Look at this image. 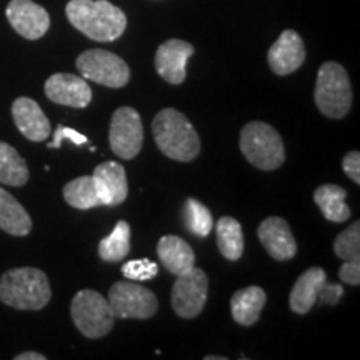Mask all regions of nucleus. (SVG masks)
Here are the masks:
<instances>
[{"mask_svg":"<svg viewBox=\"0 0 360 360\" xmlns=\"http://www.w3.org/2000/svg\"><path fill=\"white\" fill-rule=\"evenodd\" d=\"M65 15L79 32L96 42H114L127 27L125 13L109 0H70Z\"/></svg>","mask_w":360,"mask_h":360,"instance_id":"nucleus-1","label":"nucleus"},{"mask_svg":"<svg viewBox=\"0 0 360 360\" xmlns=\"http://www.w3.org/2000/svg\"><path fill=\"white\" fill-rule=\"evenodd\" d=\"M152 132L157 147L169 159L192 162L199 155V134L182 112L175 109L160 110L152 122Z\"/></svg>","mask_w":360,"mask_h":360,"instance_id":"nucleus-2","label":"nucleus"},{"mask_svg":"<svg viewBox=\"0 0 360 360\" xmlns=\"http://www.w3.org/2000/svg\"><path fill=\"white\" fill-rule=\"evenodd\" d=\"M52 290L42 270L20 267L0 277V302L19 310H40L51 302Z\"/></svg>","mask_w":360,"mask_h":360,"instance_id":"nucleus-3","label":"nucleus"},{"mask_svg":"<svg viewBox=\"0 0 360 360\" xmlns=\"http://www.w3.org/2000/svg\"><path fill=\"white\" fill-rule=\"evenodd\" d=\"M315 103L328 119H344L350 112L352 87L347 70L337 62H326L319 69Z\"/></svg>","mask_w":360,"mask_h":360,"instance_id":"nucleus-4","label":"nucleus"},{"mask_svg":"<svg viewBox=\"0 0 360 360\" xmlns=\"http://www.w3.org/2000/svg\"><path fill=\"white\" fill-rule=\"evenodd\" d=\"M240 150L245 159L260 170H276L285 160L282 137L265 122H250L242 129Z\"/></svg>","mask_w":360,"mask_h":360,"instance_id":"nucleus-5","label":"nucleus"},{"mask_svg":"<svg viewBox=\"0 0 360 360\" xmlns=\"http://www.w3.org/2000/svg\"><path fill=\"white\" fill-rule=\"evenodd\" d=\"M70 315L75 327L80 334L87 339H101L107 335L114 327V314L109 305V300L96 290H80L72 299Z\"/></svg>","mask_w":360,"mask_h":360,"instance_id":"nucleus-6","label":"nucleus"},{"mask_svg":"<svg viewBox=\"0 0 360 360\" xmlns=\"http://www.w3.org/2000/svg\"><path fill=\"white\" fill-rule=\"evenodd\" d=\"M77 70L85 80H92L110 89L125 87L130 80V69L125 60L102 49H90L80 53Z\"/></svg>","mask_w":360,"mask_h":360,"instance_id":"nucleus-7","label":"nucleus"},{"mask_svg":"<svg viewBox=\"0 0 360 360\" xmlns=\"http://www.w3.org/2000/svg\"><path fill=\"white\" fill-rule=\"evenodd\" d=\"M109 305L115 319H150L159 310V300L134 281L115 282L109 290Z\"/></svg>","mask_w":360,"mask_h":360,"instance_id":"nucleus-8","label":"nucleus"},{"mask_svg":"<svg viewBox=\"0 0 360 360\" xmlns=\"http://www.w3.org/2000/svg\"><path fill=\"white\" fill-rule=\"evenodd\" d=\"M209 278L202 269L195 265L187 272L177 276L172 287V307L182 319H195L207 302Z\"/></svg>","mask_w":360,"mask_h":360,"instance_id":"nucleus-9","label":"nucleus"},{"mask_svg":"<svg viewBox=\"0 0 360 360\" xmlns=\"http://www.w3.org/2000/svg\"><path fill=\"white\" fill-rule=\"evenodd\" d=\"M110 148L124 160L134 159L143 143V127L139 112L132 107H120L110 120Z\"/></svg>","mask_w":360,"mask_h":360,"instance_id":"nucleus-10","label":"nucleus"},{"mask_svg":"<svg viewBox=\"0 0 360 360\" xmlns=\"http://www.w3.org/2000/svg\"><path fill=\"white\" fill-rule=\"evenodd\" d=\"M6 15L12 29L29 40L44 37L51 27L49 12L32 0H12L7 6Z\"/></svg>","mask_w":360,"mask_h":360,"instance_id":"nucleus-11","label":"nucleus"},{"mask_svg":"<svg viewBox=\"0 0 360 360\" xmlns=\"http://www.w3.org/2000/svg\"><path fill=\"white\" fill-rule=\"evenodd\" d=\"M193 56L192 44L186 40H167L157 49L155 69L165 82L180 85L187 77V62Z\"/></svg>","mask_w":360,"mask_h":360,"instance_id":"nucleus-12","label":"nucleus"},{"mask_svg":"<svg viewBox=\"0 0 360 360\" xmlns=\"http://www.w3.org/2000/svg\"><path fill=\"white\" fill-rule=\"evenodd\" d=\"M45 96L60 105L85 109L92 101L87 80L74 74H53L45 82Z\"/></svg>","mask_w":360,"mask_h":360,"instance_id":"nucleus-13","label":"nucleus"},{"mask_svg":"<svg viewBox=\"0 0 360 360\" xmlns=\"http://www.w3.org/2000/svg\"><path fill=\"white\" fill-rule=\"evenodd\" d=\"M269 67L274 74L277 75H289L294 74L297 69L305 60V47L304 40L295 30H283L272 47L269 49Z\"/></svg>","mask_w":360,"mask_h":360,"instance_id":"nucleus-14","label":"nucleus"},{"mask_svg":"<svg viewBox=\"0 0 360 360\" xmlns=\"http://www.w3.org/2000/svg\"><path fill=\"white\" fill-rule=\"evenodd\" d=\"M257 236L272 259L285 262L297 254V242L287 220L267 217L259 225Z\"/></svg>","mask_w":360,"mask_h":360,"instance_id":"nucleus-15","label":"nucleus"},{"mask_svg":"<svg viewBox=\"0 0 360 360\" xmlns=\"http://www.w3.org/2000/svg\"><path fill=\"white\" fill-rule=\"evenodd\" d=\"M12 117L19 132L32 142L47 141L51 122L40 105L29 97H19L12 103Z\"/></svg>","mask_w":360,"mask_h":360,"instance_id":"nucleus-16","label":"nucleus"},{"mask_svg":"<svg viewBox=\"0 0 360 360\" xmlns=\"http://www.w3.org/2000/svg\"><path fill=\"white\" fill-rule=\"evenodd\" d=\"M92 179L102 205H119L127 199V175H125L122 165L117 162H103L97 165Z\"/></svg>","mask_w":360,"mask_h":360,"instance_id":"nucleus-17","label":"nucleus"},{"mask_svg":"<svg viewBox=\"0 0 360 360\" xmlns=\"http://www.w3.org/2000/svg\"><path fill=\"white\" fill-rule=\"evenodd\" d=\"M326 270L321 267H310L297 278L294 289L290 292V309L295 314L305 315L314 307L319 299V292L326 283Z\"/></svg>","mask_w":360,"mask_h":360,"instance_id":"nucleus-18","label":"nucleus"},{"mask_svg":"<svg viewBox=\"0 0 360 360\" xmlns=\"http://www.w3.org/2000/svg\"><path fill=\"white\" fill-rule=\"evenodd\" d=\"M157 255L164 267L174 276H180L195 265V254L192 247L177 236L162 237L157 244Z\"/></svg>","mask_w":360,"mask_h":360,"instance_id":"nucleus-19","label":"nucleus"},{"mask_svg":"<svg viewBox=\"0 0 360 360\" xmlns=\"http://www.w3.org/2000/svg\"><path fill=\"white\" fill-rule=\"evenodd\" d=\"M265 302H267V295L257 285L237 290L231 299L232 319L244 327L254 326L259 321Z\"/></svg>","mask_w":360,"mask_h":360,"instance_id":"nucleus-20","label":"nucleus"},{"mask_svg":"<svg viewBox=\"0 0 360 360\" xmlns=\"http://www.w3.org/2000/svg\"><path fill=\"white\" fill-rule=\"evenodd\" d=\"M0 229L11 236L24 237L32 231V220L20 202L0 187Z\"/></svg>","mask_w":360,"mask_h":360,"instance_id":"nucleus-21","label":"nucleus"},{"mask_svg":"<svg viewBox=\"0 0 360 360\" xmlns=\"http://www.w3.org/2000/svg\"><path fill=\"white\" fill-rule=\"evenodd\" d=\"M345 199H347V191L335 184L321 186L314 193L315 204L322 210L323 217L335 224L345 222L350 217V209L345 204Z\"/></svg>","mask_w":360,"mask_h":360,"instance_id":"nucleus-22","label":"nucleus"},{"mask_svg":"<svg viewBox=\"0 0 360 360\" xmlns=\"http://www.w3.org/2000/svg\"><path fill=\"white\" fill-rule=\"evenodd\" d=\"M217 244L220 254L227 260H238L244 254V232L238 220L222 217L217 222Z\"/></svg>","mask_w":360,"mask_h":360,"instance_id":"nucleus-23","label":"nucleus"},{"mask_svg":"<svg viewBox=\"0 0 360 360\" xmlns=\"http://www.w3.org/2000/svg\"><path fill=\"white\" fill-rule=\"evenodd\" d=\"M29 180V169L19 152L6 142H0V184L20 187Z\"/></svg>","mask_w":360,"mask_h":360,"instance_id":"nucleus-24","label":"nucleus"},{"mask_svg":"<svg viewBox=\"0 0 360 360\" xmlns=\"http://www.w3.org/2000/svg\"><path fill=\"white\" fill-rule=\"evenodd\" d=\"M64 199L70 207L80 210H89L94 209V207L102 205L92 175L90 177L84 175V177L70 180L64 187Z\"/></svg>","mask_w":360,"mask_h":360,"instance_id":"nucleus-25","label":"nucleus"},{"mask_svg":"<svg viewBox=\"0 0 360 360\" xmlns=\"http://www.w3.org/2000/svg\"><path fill=\"white\" fill-rule=\"evenodd\" d=\"M130 252V225L125 220L117 222L109 236L102 238L98 244V255L105 262L124 260Z\"/></svg>","mask_w":360,"mask_h":360,"instance_id":"nucleus-26","label":"nucleus"},{"mask_svg":"<svg viewBox=\"0 0 360 360\" xmlns=\"http://www.w3.org/2000/svg\"><path fill=\"white\" fill-rule=\"evenodd\" d=\"M184 222L197 237H207L214 229L212 214L197 199H187L184 204Z\"/></svg>","mask_w":360,"mask_h":360,"instance_id":"nucleus-27","label":"nucleus"},{"mask_svg":"<svg viewBox=\"0 0 360 360\" xmlns=\"http://www.w3.org/2000/svg\"><path fill=\"white\" fill-rule=\"evenodd\" d=\"M335 255L342 260L360 259V222L349 225L344 232L337 236L334 242Z\"/></svg>","mask_w":360,"mask_h":360,"instance_id":"nucleus-28","label":"nucleus"},{"mask_svg":"<svg viewBox=\"0 0 360 360\" xmlns=\"http://www.w3.org/2000/svg\"><path fill=\"white\" fill-rule=\"evenodd\" d=\"M122 274L127 281L146 282L154 278L159 274V265L148 259L129 260L122 265Z\"/></svg>","mask_w":360,"mask_h":360,"instance_id":"nucleus-29","label":"nucleus"},{"mask_svg":"<svg viewBox=\"0 0 360 360\" xmlns=\"http://www.w3.org/2000/svg\"><path fill=\"white\" fill-rule=\"evenodd\" d=\"M64 141H69L72 143H75V146H84V143L89 142V139L85 137L84 134L77 132V130L70 129V127H65V125H58L56 134H53V141L49 142V148H60L62 142Z\"/></svg>","mask_w":360,"mask_h":360,"instance_id":"nucleus-30","label":"nucleus"},{"mask_svg":"<svg viewBox=\"0 0 360 360\" xmlns=\"http://www.w3.org/2000/svg\"><path fill=\"white\" fill-rule=\"evenodd\" d=\"M339 277L344 283L349 285H359L360 283V259L344 260L339 269Z\"/></svg>","mask_w":360,"mask_h":360,"instance_id":"nucleus-31","label":"nucleus"},{"mask_svg":"<svg viewBox=\"0 0 360 360\" xmlns=\"http://www.w3.org/2000/svg\"><path fill=\"white\" fill-rule=\"evenodd\" d=\"M342 167H344V172L349 175V179L354 180V182L359 186L360 184V154L357 150L349 152V154L344 157Z\"/></svg>","mask_w":360,"mask_h":360,"instance_id":"nucleus-32","label":"nucleus"},{"mask_svg":"<svg viewBox=\"0 0 360 360\" xmlns=\"http://www.w3.org/2000/svg\"><path fill=\"white\" fill-rule=\"evenodd\" d=\"M342 295H344V287L337 285V283H330L327 281L322 285L321 292H319V299H321L323 304H330V305L339 302Z\"/></svg>","mask_w":360,"mask_h":360,"instance_id":"nucleus-33","label":"nucleus"},{"mask_svg":"<svg viewBox=\"0 0 360 360\" xmlns=\"http://www.w3.org/2000/svg\"><path fill=\"white\" fill-rule=\"evenodd\" d=\"M15 360H45V355L39 352H24L15 355Z\"/></svg>","mask_w":360,"mask_h":360,"instance_id":"nucleus-34","label":"nucleus"}]
</instances>
